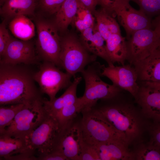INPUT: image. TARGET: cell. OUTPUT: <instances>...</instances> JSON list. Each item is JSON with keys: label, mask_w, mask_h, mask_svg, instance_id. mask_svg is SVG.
Wrapping results in <instances>:
<instances>
[{"label": "cell", "mask_w": 160, "mask_h": 160, "mask_svg": "<svg viewBox=\"0 0 160 160\" xmlns=\"http://www.w3.org/2000/svg\"><path fill=\"white\" fill-rule=\"evenodd\" d=\"M22 64L0 62V105L25 104L43 98L34 73Z\"/></svg>", "instance_id": "6da1fadb"}, {"label": "cell", "mask_w": 160, "mask_h": 160, "mask_svg": "<svg viewBox=\"0 0 160 160\" xmlns=\"http://www.w3.org/2000/svg\"><path fill=\"white\" fill-rule=\"evenodd\" d=\"M119 93L112 98L100 100L91 108L107 121L129 144L140 137L143 122L135 106L119 98Z\"/></svg>", "instance_id": "7a4b0ae2"}, {"label": "cell", "mask_w": 160, "mask_h": 160, "mask_svg": "<svg viewBox=\"0 0 160 160\" xmlns=\"http://www.w3.org/2000/svg\"><path fill=\"white\" fill-rule=\"evenodd\" d=\"M103 65L96 61L89 65L81 72L85 83L83 96L78 97L81 112L90 109L98 100L112 98L123 90L104 82L101 79Z\"/></svg>", "instance_id": "3957f363"}, {"label": "cell", "mask_w": 160, "mask_h": 160, "mask_svg": "<svg viewBox=\"0 0 160 160\" xmlns=\"http://www.w3.org/2000/svg\"><path fill=\"white\" fill-rule=\"evenodd\" d=\"M33 17L37 35L35 48L39 59L62 68L59 58L61 37L57 28L52 21L37 14Z\"/></svg>", "instance_id": "277c9868"}, {"label": "cell", "mask_w": 160, "mask_h": 160, "mask_svg": "<svg viewBox=\"0 0 160 160\" xmlns=\"http://www.w3.org/2000/svg\"><path fill=\"white\" fill-rule=\"evenodd\" d=\"M79 124L84 140L93 146L111 140L127 142L124 137L117 131L104 118L92 108L80 112Z\"/></svg>", "instance_id": "5b68a950"}, {"label": "cell", "mask_w": 160, "mask_h": 160, "mask_svg": "<svg viewBox=\"0 0 160 160\" xmlns=\"http://www.w3.org/2000/svg\"><path fill=\"white\" fill-rule=\"evenodd\" d=\"M60 44L59 58L62 68L74 78L77 73L96 61L97 56L89 52L74 34L61 37Z\"/></svg>", "instance_id": "8992f818"}, {"label": "cell", "mask_w": 160, "mask_h": 160, "mask_svg": "<svg viewBox=\"0 0 160 160\" xmlns=\"http://www.w3.org/2000/svg\"><path fill=\"white\" fill-rule=\"evenodd\" d=\"M44 99L24 104L6 128L4 134L16 138L27 139L47 115L43 107Z\"/></svg>", "instance_id": "52a82bcc"}, {"label": "cell", "mask_w": 160, "mask_h": 160, "mask_svg": "<svg viewBox=\"0 0 160 160\" xmlns=\"http://www.w3.org/2000/svg\"><path fill=\"white\" fill-rule=\"evenodd\" d=\"M126 60L132 65L160 47V28L152 27L136 31L126 40Z\"/></svg>", "instance_id": "ba28073f"}, {"label": "cell", "mask_w": 160, "mask_h": 160, "mask_svg": "<svg viewBox=\"0 0 160 160\" xmlns=\"http://www.w3.org/2000/svg\"><path fill=\"white\" fill-rule=\"evenodd\" d=\"M72 77L54 64L47 61H43L38 71L33 74L34 79L39 84L40 92L47 95L50 100L56 97L60 90L71 84Z\"/></svg>", "instance_id": "9c48e42d"}, {"label": "cell", "mask_w": 160, "mask_h": 160, "mask_svg": "<svg viewBox=\"0 0 160 160\" xmlns=\"http://www.w3.org/2000/svg\"><path fill=\"white\" fill-rule=\"evenodd\" d=\"M60 131L56 119L52 116L47 115L30 135L27 140L31 149L37 153V156L45 154L54 148Z\"/></svg>", "instance_id": "30bf717a"}, {"label": "cell", "mask_w": 160, "mask_h": 160, "mask_svg": "<svg viewBox=\"0 0 160 160\" xmlns=\"http://www.w3.org/2000/svg\"><path fill=\"white\" fill-rule=\"evenodd\" d=\"M129 0H118L114 4L113 10L120 24L126 32V39L139 30L152 28L151 18L140 10H137L129 4Z\"/></svg>", "instance_id": "8fae6325"}, {"label": "cell", "mask_w": 160, "mask_h": 160, "mask_svg": "<svg viewBox=\"0 0 160 160\" xmlns=\"http://www.w3.org/2000/svg\"><path fill=\"white\" fill-rule=\"evenodd\" d=\"M139 88L134 97L141 113L153 121H160V81H137Z\"/></svg>", "instance_id": "7c38bea8"}, {"label": "cell", "mask_w": 160, "mask_h": 160, "mask_svg": "<svg viewBox=\"0 0 160 160\" xmlns=\"http://www.w3.org/2000/svg\"><path fill=\"white\" fill-rule=\"evenodd\" d=\"M35 43L11 37L1 57V62L11 64L31 65L38 63Z\"/></svg>", "instance_id": "4fadbf2b"}, {"label": "cell", "mask_w": 160, "mask_h": 160, "mask_svg": "<svg viewBox=\"0 0 160 160\" xmlns=\"http://www.w3.org/2000/svg\"><path fill=\"white\" fill-rule=\"evenodd\" d=\"M101 76L107 77L113 85L129 92L134 97L135 96L139 86L136 72L132 65L115 66L111 64L106 67L103 65Z\"/></svg>", "instance_id": "5bb4252c"}, {"label": "cell", "mask_w": 160, "mask_h": 160, "mask_svg": "<svg viewBox=\"0 0 160 160\" xmlns=\"http://www.w3.org/2000/svg\"><path fill=\"white\" fill-rule=\"evenodd\" d=\"M79 119L77 117L61 129L57 143L53 149L60 151L68 160H79V140L81 135Z\"/></svg>", "instance_id": "9a60e30c"}, {"label": "cell", "mask_w": 160, "mask_h": 160, "mask_svg": "<svg viewBox=\"0 0 160 160\" xmlns=\"http://www.w3.org/2000/svg\"><path fill=\"white\" fill-rule=\"evenodd\" d=\"M129 144L121 140H111L92 146L100 160H134L133 152L128 148Z\"/></svg>", "instance_id": "2e32d148"}, {"label": "cell", "mask_w": 160, "mask_h": 160, "mask_svg": "<svg viewBox=\"0 0 160 160\" xmlns=\"http://www.w3.org/2000/svg\"><path fill=\"white\" fill-rule=\"evenodd\" d=\"M132 65L136 72L137 81H160V47Z\"/></svg>", "instance_id": "e0dca14e"}, {"label": "cell", "mask_w": 160, "mask_h": 160, "mask_svg": "<svg viewBox=\"0 0 160 160\" xmlns=\"http://www.w3.org/2000/svg\"><path fill=\"white\" fill-rule=\"evenodd\" d=\"M80 41L86 49L90 53L105 60L108 65L111 63L107 54L105 42L98 31L95 23L94 26L81 33Z\"/></svg>", "instance_id": "ac0fdd59"}, {"label": "cell", "mask_w": 160, "mask_h": 160, "mask_svg": "<svg viewBox=\"0 0 160 160\" xmlns=\"http://www.w3.org/2000/svg\"><path fill=\"white\" fill-rule=\"evenodd\" d=\"M82 78L81 76L75 77L73 82L59 97L52 100L44 99L43 107L47 115L53 116L64 107L77 101L78 98L76 96L77 88Z\"/></svg>", "instance_id": "d6986e66"}, {"label": "cell", "mask_w": 160, "mask_h": 160, "mask_svg": "<svg viewBox=\"0 0 160 160\" xmlns=\"http://www.w3.org/2000/svg\"><path fill=\"white\" fill-rule=\"evenodd\" d=\"M36 2L35 0H5L1 7V14L6 23L20 15L34 16Z\"/></svg>", "instance_id": "ffe728a7"}, {"label": "cell", "mask_w": 160, "mask_h": 160, "mask_svg": "<svg viewBox=\"0 0 160 160\" xmlns=\"http://www.w3.org/2000/svg\"><path fill=\"white\" fill-rule=\"evenodd\" d=\"M34 151L26 139L16 138L5 134L0 135V160L24 152Z\"/></svg>", "instance_id": "44dd1931"}, {"label": "cell", "mask_w": 160, "mask_h": 160, "mask_svg": "<svg viewBox=\"0 0 160 160\" xmlns=\"http://www.w3.org/2000/svg\"><path fill=\"white\" fill-rule=\"evenodd\" d=\"M121 34H113L105 41L108 56L111 63L124 64L127 54L126 40Z\"/></svg>", "instance_id": "7402d4cb"}, {"label": "cell", "mask_w": 160, "mask_h": 160, "mask_svg": "<svg viewBox=\"0 0 160 160\" xmlns=\"http://www.w3.org/2000/svg\"><path fill=\"white\" fill-rule=\"evenodd\" d=\"M27 16L16 17L8 24L9 29L12 35L16 38L24 41L31 40L35 35V23Z\"/></svg>", "instance_id": "603a6c76"}, {"label": "cell", "mask_w": 160, "mask_h": 160, "mask_svg": "<svg viewBox=\"0 0 160 160\" xmlns=\"http://www.w3.org/2000/svg\"><path fill=\"white\" fill-rule=\"evenodd\" d=\"M78 0H65L54 15L52 21L59 32L63 33L71 24L78 8Z\"/></svg>", "instance_id": "cb8c5ba5"}, {"label": "cell", "mask_w": 160, "mask_h": 160, "mask_svg": "<svg viewBox=\"0 0 160 160\" xmlns=\"http://www.w3.org/2000/svg\"><path fill=\"white\" fill-rule=\"evenodd\" d=\"M93 15L97 29L105 41L110 35L121 34L119 26L115 18L102 8L95 10Z\"/></svg>", "instance_id": "d4e9b609"}, {"label": "cell", "mask_w": 160, "mask_h": 160, "mask_svg": "<svg viewBox=\"0 0 160 160\" xmlns=\"http://www.w3.org/2000/svg\"><path fill=\"white\" fill-rule=\"evenodd\" d=\"M95 18L88 9L79 2L78 9L72 24L80 33L94 26Z\"/></svg>", "instance_id": "484cf974"}, {"label": "cell", "mask_w": 160, "mask_h": 160, "mask_svg": "<svg viewBox=\"0 0 160 160\" xmlns=\"http://www.w3.org/2000/svg\"><path fill=\"white\" fill-rule=\"evenodd\" d=\"M80 110V104L78 97L75 103L64 107L53 116L57 120L61 129L78 117Z\"/></svg>", "instance_id": "4316f807"}, {"label": "cell", "mask_w": 160, "mask_h": 160, "mask_svg": "<svg viewBox=\"0 0 160 160\" xmlns=\"http://www.w3.org/2000/svg\"><path fill=\"white\" fill-rule=\"evenodd\" d=\"M24 104L0 105V135L4 134L6 128L12 122Z\"/></svg>", "instance_id": "83f0119b"}, {"label": "cell", "mask_w": 160, "mask_h": 160, "mask_svg": "<svg viewBox=\"0 0 160 160\" xmlns=\"http://www.w3.org/2000/svg\"><path fill=\"white\" fill-rule=\"evenodd\" d=\"M133 152L134 160H160V148L148 143L146 144H141Z\"/></svg>", "instance_id": "f1b7e54d"}, {"label": "cell", "mask_w": 160, "mask_h": 160, "mask_svg": "<svg viewBox=\"0 0 160 160\" xmlns=\"http://www.w3.org/2000/svg\"><path fill=\"white\" fill-rule=\"evenodd\" d=\"M65 0H38L36 9L37 15L46 17L55 15Z\"/></svg>", "instance_id": "f546056e"}, {"label": "cell", "mask_w": 160, "mask_h": 160, "mask_svg": "<svg viewBox=\"0 0 160 160\" xmlns=\"http://www.w3.org/2000/svg\"><path fill=\"white\" fill-rule=\"evenodd\" d=\"M136 3L140 7L139 10L151 18L159 15L160 0H129Z\"/></svg>", "instance_id": "4dcf8cb0"}, {"label": "cell", "mask_w": 160, "mask_h": 160, "mask_svg": "<svg viewBox=\"0 0 160 160\" xmlns=\"http://www.w3.org/2000/svg\"><path fill=\"white\" fill-rule=\"evenodd\" d=\"M79 160H100L95 149L85 141L82 134L79 140Z\"/></svg>", "instance_id": "1f68e13d"}, {"label": "cell", "mask_w": 160, "mask_h": 160, "mask_svg": "<svg viewBox=\"0 0 160 160\" xmlns=\"http://www.w3.org/2000/svg\"><path fill=\"white\" fill-rule=\"evenodd\" d=\"M160 121H153L149 127L150 135L149 144L160 148Z\"/></svg>", "instance_id": "d6a6232c"}, {"label": "cell", "mask_w": 160, "mask_h": 160, "mask_svg": "<svg viewBox=\"0 0 160 160\" xmlns=\"http://www.w3.org/2000/svg\"><path fill=\"white\" fill-rule=\"evenodd\" d=\"M6 24L4 21L0 24V62L6 46L11 37Z\"/></svg>", "instance_id": "836d02e7"}, {"label": "cell", "mask_w": 160, "mask_h": 160, "mask_svg": "<svg viewBox=\"0 0 160 160\" xmlns=\"http://www.w3.org/2000/svg\"><path fill=\"white\" fill-rule=\"evenodd\" d=\"M39 160H68L62 152L57 149H54L49 152L37 156Z\"/></svg>", "instance_id": "e575fe53"}, {"label": "cell", "mask_w": 160, "mask_h": 160, "mask_svg": "<svg viewBox=\"0 0 160 160\" xmlns=\"http://www.w3.org/2000/svg\"><path fill=\"white\" fill-rule=\"evenodd\" d=\"M118 0H98V4L104 9L108 14L113 17H115L113 10L115 3Z\"/></svg>", "instance_id": "d590c367"}, {"label": "cell", "mask_w": 160, "mask_h": 160, "mask_svg": "<svg viewBox=\"0 0 160 160\" xmlns=\"http://www.w3.org/2000/svg\"><path fill=\"white\" fill-rule=\"evenodd\" d=\"M79 3L90 10L93 14L98 4V0H78Z\"/></svg>", "instance_id": "8d00e7d4"}, {"label": "cell", "mask_w": 160, "mask_h": 160, "mask_svg": "<svg viewBox=\"0 0 160 160\" xmlns=\"http://www.w3.org/2000/svg\"><path fill=\"white\" fill-rule=\"evenodd\" d=\"M5 0H0V7H1Z\"/></svg>", "instance_id": "74e56055"}, {"label": "cell", "mask_w": 160, "mask_h": 160, "mask_svg": "<svg viewBox=\"0 0 160 160\" xmlns=\"http://www.w3.org/2000/svg\"><path fill=\"white\" fill-rule=\"evenodd\" d=\"M1 14V7H0V15Z\"/></svg>", "instance_id": "f35d334b"}, {"label": "cell", "mask_w": 160, "mask_h": 160, "mask_svg": "<svg viewBox=\"0 0 160 160\" xmlns=\"http://www.w3.org/2000/svg\"><path fill=\"white\" fill-rule=\"evenodd\" d=\"M36 1V2L37 1V0H35Z\"/></svg>", "instance_id": "ab89813d"}]
</instances>
